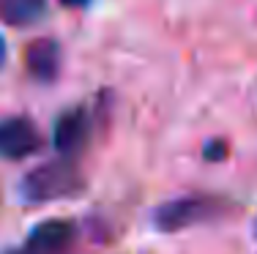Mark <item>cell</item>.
Instances as JSON below:
<instances>
[{
  "instance_id": "1",
  "label": "cell",
  "mask_w": 257,
  "mask_h": 254,
  "mask_svg": "<svg viewBox=\"0 0 257 254\" xmlns=\"http://www.w3.org/2000/svg\"><path fill=\"white\" fill-rule=\"evenodd\" d=\"M79 189H82V175L69 156L30 169L20 183V194L25 202H52V199L74 197Z\"/></svg>"
},
{
  "instance_id": "2",
  "label": "cell",
  "mask_w": 257,
  "mask_h": 254,
  "mask_svg": "<svg viewBox=\"0 0 257 254\" xmlns=\"http://www.w3.org/2000/svg\"><path fill=\"white\" fill-rule=\"evenodd\" d=\"M224 202L216 197H205V194H192V197H181V199H170V202L159 205L154 210V224L162 232H178L192 224H203L211 221L222 213Z\"/></svg>"
},
{
  "instance_id": "3",
  "label": "cell",
  "mask_w": 257,
  "mask_h": 254,
  "mask_svg": "<svg viewBox=\"0 0 257 254\" xmlns=\"http://www.w3.org/2000/svg\"><path fill=\"white\" fill-rule=\"evenodd\" d=\"M41 148V134L33 120L6 118L0 120V156L6 159H28Z\"/></svg>"
},
{
  "instance_id": "4",
  "label": "cell",
  "mask_w": 257,
  "mask_h": 254,
  "mask_svg": "<svg viewBox=\"0 0 257 254\" xmlns=\"http://www.w3.org/2000/svg\"><path fill=\"white\" fill-rule=\"evenodd\" d=\"M71 240H74V224L63 219H50L30 229L22 249L9 254H60L71 246Z\"/></svg>"
},
{
  "instance_id": "5",
  "label": "cell",
  "mask_w": 257,
  "mask_h": 254,
  "mask_svg": "<svg viewBox=\"0 0 257 254\" xmlns=\"http://www.w3.org/2000/svg\"><path fill=\"white\" fill-rule=\"evenodd\" d=\"M55 148L63 156H74L88 140V115L85 110H71L60 115V120L55 123Z\"/></svg>"
},
{
  "instance_id": "6",
  "label": "cell",
  "mask_w": 257,
  "mask_h": 254,
  "mask_svg": "<svg viewBox=\"0 0 257 254\" xmlns=\"http://www.w3.org/2000/svg\"><path fill=\"white\" fill-rule=\"evenodd\" d=\"M28 71L36 77V80H52L58 74V66H60V50L58 44L50 39H39L28 47V55H25Z\"/></svg>"
},
{
  "instance_id": "7",
  "label": "cell",
  "mask_w": 257,
  "mask_h": 254,
  "mask_svg": "<svg viewBox=\"0 0 257 254\" xmlns=\"http://www.w3.org/2000/svg\"><path fill=\"white\" fill-rule=\"evenodd\" d=\"M47 0H0V22L14 28L33 25L44 17Z\"/></svg>"
},
{
  "instance_id": "8",
  "label": "cell",
  "mask_w": 257,
  "mask_h": 254,
  "mask_svg": "<svg viewBox=\"0 0 257 254\" xmlns=\"http://www.w3.org/2000/svg\"><path fill=\"white\" fill-rule=\"evenodd\" d=\"M224 156V142H211L205 150V159H222Z\"/></svg>"
},
{
  "instance_id": "9",
  "label": "cell",
  "mask_w": 257,
  "mask_h": 254,
  "mask_svg": "<svg viewBox=\"0 0 257 254\" xmlns=\"http://www.w3.org/2000/svg\"><path fill=\"white\" fill-rule=\"evenodd\" d=\"M63 6H69V9H82V6H88L90 0H60Z\"/></svg>"
},
{
  "instance_id": "10",
  "label": "cell",
  "mask_w": 257,
  "mask_h": 254,
  "mask_svg": "<svg viewBox=\"0 0 257 254\" xmlns=\"http://www.w3.org/2000/svg\"><path fill=\"white\" fill-rule=\"evenodd\" d=\"M0 60H3V39H0Z\"/></svg>"
}]
</instances>
